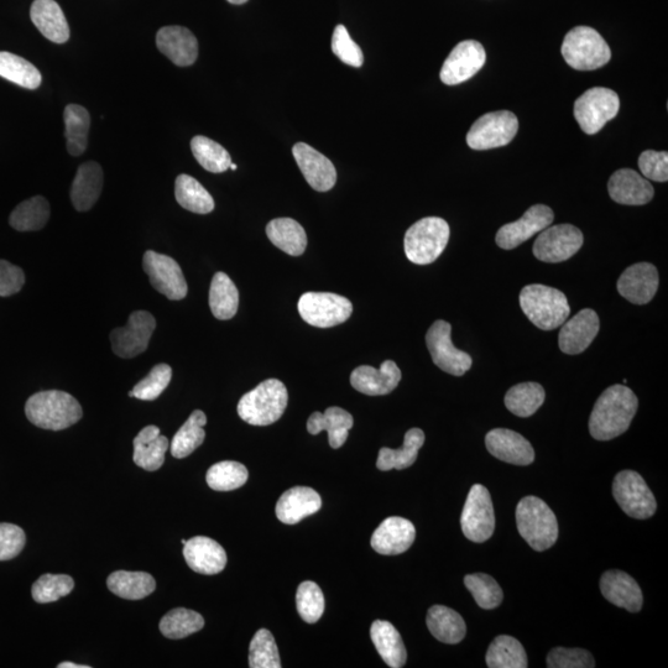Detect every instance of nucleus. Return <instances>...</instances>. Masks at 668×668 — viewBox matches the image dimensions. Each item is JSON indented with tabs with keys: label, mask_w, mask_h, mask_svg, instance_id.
<instances>
[{
	"label": "nucleus",
	"mask_w": 668,
	"mask_h": 668,
	"mask_svg": "<svg viewBox=\"0 0 668 668\" xmlns=\"http://www.w3.org/2000/svg\"><path fill=\"white\" fill-rule=\"evenodd\" d=\"M639 401L633 390L625 385H613L599 396L589 419V431L594 440L610 441L628 431Z\"/></svg>",
	"instance_id": "nucleus-1"
},
{
	"label": "nucleus",
	"mask_w": 668,
	"mask_h": 668,
	"mask_svg": "<svg viewBox=\"0 0 668 668\" xmlns=\"http://www.w3.org/2000/svg\"><path fill=\"white\" fill-rule=\"evenodd\" d=\"M25 414L31 424L40 429L61 431L82 419L80 403L69 393L60 390L40 391L26 401Z\"/></svg>",
	"instance_id": "nucleus-2"
},
{
	"label": "nucleus",
	"mask_w": 668,
	"mask_h": 668,
	"mask_svg": "<svg viewBox=\"0 0 668 668\" xmlns=\"http://www.w3.org/2000/svg\"><path fill=\"white\" fill-rule=\"evenodd\" d=\"M520 306L526 317L544 331L561 327L571 313L562 291L540 284L525 286L521 290Z\"/></svg>",
	"instance_id": "nucleus-3"
},
{
	"label": "nucleus",
	"mask_w": 668,
	"mask_h": 668,
	"mask_svg": "<svg viewBox=\"0 0 668 668\" xmlns=\"http://www.w3.org/2000/svg\"><path fill=\"white\" fill-rule=\"evenodd\" d=\"M519 534L535 551H546L556 544L558 523L555 513L544 500L526 497L516 508Z\"/></svg>",
	"instance_id": "nucleus-4"
},
{
	"label": "nucleus",
	"mask_w": 668,
	"mask_h": 668,
	"mask_svg": "<svg viewBox=\"0 0 668 668\" xmlns=\"http://www.w3.org/2000/svg\"><path fill=\"white\" fill-rule=\"evenodd\" d=\"M289 394L278 379H268L245 394L238 404L240 419L253 426L275 424L284 415Z\"/></svg>",
	"instance_id": "nucleus-5"
},
{
	"label": "nucleus",
	"mask_w": 668,
	"mask_h": 668,
	"mask_svg": "<svg viewBox=\"0 0 668 668\" xmlns=\"http://www.w3.org/2000/svg\"><path fill=\"white\" fill-rule=\"evenodd\" d=\"M450 240V226L440 217H427L407 229L405 254L411 263L429 265L436 262Z\"/></svg>",
	"instance_id": "nucleus-6"
},
{
	"label": "nucleus",
	"mask_w": 668,
	"mask_h": 668,
	"mask_svg": "<svg viewBox=\"0 0 668 668\" xmlns=\"http://www.w3.org/2000/svg\"><path fill=\"white\" fill-rule=\"evenodd\" d=\"M561 51L567 64L578 71L598 70L612 59L607 41L589 26L572 29L563 40Z\"/></svg>",
	"instance_id": "nucleus-7"
},
{
	"label": "nucleus",
	"mask_w": 668,
	"mask_h": 668,
	"mask_svg": "<svg viewBox=\"0 0 668 668\" xmlns=\"http://www.w3.org/2000/svg\"><path fill=\"white\" fill-rule=\"evenodd\" d=\"M620 99L609 88L594 87L574 102V118L588 135L597 134L609 120L618 116Z\"/></svg>",
	"instance_id": "nucleus-8"
},
{
	"label": "nucleus",
	"mask_w": 668,
	"mask_h": 668,
	"mask_svg": "<svg viewBox=\"0 0 668 668\" xmlns=\"http://www.w3.org/2000/svg\"><path fill=\"white\" fill-rule=\"evenodd\" d=\"M302 320L318 328L342 325L352 316L353 305L346 297L331 292H306L299 300Z\"/></svg>",
	"instance_id": "nucleus-9"
},
{
	"label": "nucleus",
	"mask_w": 668,
	"mask_h": 668,
	"mask_svg": "<svg viewBox=\"0 0 668 668\" xmlns=\"http://www.w3.org/2000/svg\"><path fill=\"white\" fill-rule=\"evenodd\" d=\"M519 129L514 113L499 111L484 114L469 129L467 144L473 150L501 148L513 142Z\"/></svg>",
	"instance_id": "nucleus-10"
},
{
	"label": "nucleus",
	"mask_w": 668,
	"mask_h": 668,
	"mask_svg": "<svg viewBox=\"0 0 668 668\" xmlns=\"http://www.w3.org/2000/svg\"><path fill=\"white\" fill-rule=\"evenodd\" d=\"M613 495L621 510L630 518L645 520L654 516L656 499L643 477L634 471L617 474L613 483Z\"/></svg>",
	"instance_id": "nucleus-11"
},
{
	"label": "nucleus",
	"mask_w": 668,
	"mask_h": 668,
	"mask_svg": "<svg viewBox=\"0 0 668 668\" xmlns=\"http://www.w3.org/2000/svg\"><path fill=\"white\" fill-rule=\"evenodd\" d=\"M461 526L468 540L483 544L493 536L495 513L492 497L484 485H473L464 504Z\"/></svg>",
	"instance_id": "nucleus-12"
},
{
	"label": "nucleus",
	"mask_w": 668,
	"mask_h": 668,
	"mask_svg": "<svg viewBox=\"0 0 668 668\" xmlns=\"http://www.w3.org/2000/svg\"><path fill=\"white\" fill-rule=\"evenodd\" d=\"M451 333L450 323L436 321L426 334V344L438 368L454 377H462L472 368L473 360L469 354L454 347Z\"/></svg>",
	"instance_id": "nucleus-13"
},
{
	"label": "nucleus",
	"mask_w": 668,
	"mask_h": 668,
	"mask_svg": "<svg viewBox=\"0 0 668 668\" xmlns=\"http://www.w3.org/2000/svg\"><path fill=\"white\" fill-rule=\"evenodd\" d=\"M583 234L572 224L547 227L535 240L534 255L541 262L562 263L571 259L583 245Z\"/></svg>",
	"instance_id": "nucleus-14"
},
{
	"label": "nucleus",
	"mask_w": 668,
	"mask_h": 668,
	"mask_svg": "<svg viewBox=\"0 0 668 668\" xmlns=\"http://www.w3.org/2000/svg\"><path fill=\"white\" fill-rule=\"evenodd\" d=\"M143 268L149 276L150 284L160 294L172 301L185 299L189 287L175 259L148 250L143 257Z\"/></svg>",
	"instance_id": "nucleus-15"
},
{
	"label": "nucleus",
	"mask_w": 668,
	"mask_h": 668,
	"mask_svg": "<svg viewBox=\"0 0 668 668\" xmlns=\"http://www.w3.org/2000/svg\"><path fill=\"white\" fill-rule=\"evenodd\" d=\"M156 320L148 311H135L129 316L127 326L111 332L114 354L124 359L138 357L148 349Z\"/></svg>",
	"instance_id": "nucleus-16"
},
{
	"label": "nucleus",
	"mask_w": 668,
	"mask_h": 668,
	"mask_svg": "<svg viewBox=\"0 0 668 668\" xmlns=\"http://www.w3.org/2000/svg\"><path fill=\"white\" fill-rule=\"evenodd\" d=\"M487 54L483 45L476 40L462 41L456 45L442 66L441 81L447 86L461 85L471 80L483 69Z\"/></svg>",
	"instance_id": "nucleus-17"
},
{
	"label": "nucleus",
	"mask_w": 668,
	"mask_h": 668,
	"mask_svg": "<svg viewBox=\"0 0 668 668\" xmlns=\"http://www.w3.org/2000/svg\"><path fill=\"white\" fill-rule=\"evenodd\" d=\"M555 219V213L545 205H535L525 212L519 221L505 224L497 233V244L501 249L511 250L518 248L535 234L541 233L550 227Z\"/></svg>",
	"instance_id": "nucleus-18"
},
{
	"label": "nucleus",
	"mask_w": 668,
	"mask_h": 668,
	"mask_svg": "<svg viewBox=\"0 0 668 668\" xmlns=\"http://www.w3.org/2000/svg\"><path fill=\"white\" fill-rule=\"evenodd\" d=\"M292 154L313 190L327 192L333 189L337 182V171L330 159L305 143L295 144Z\"/></svg>",
	"instance_id": "nucleus-19"
},
{
	"label": "nucleus",
	"mask_w": 668,
	"mask_h": 668,
	"mask_svg": "<svg viewBox=\"0 0 668 668\" xmlns=\"http://www.w3.org/2000/svg\"><path fill=\"white\" fill-rule=\"evenodd\" d=\"M659 273L654 265L638 263L629 266L618 280V291L634 305H646L659 289Z\"/></svg>",
	"instance_id": "nucleus-20"
},
{
	"label": "nucleus",
	"mask_w": 668,
	"mask_h": 668,
	"mask_svg": "<svg viewBox=\"0 0 668 668\" xmlns=\"http://www.w3.org/2000/svg\"><path fill=\"white\" fill-rule=\"evenodd\" d=\"M600 321L596 311L584 309L570 321L563 323L558 344L561 351L577 356L591 346L599 332Z\"/></svg>",
	"instance_id": "nucleus-21"
},
{
	"label": "nucleus",
	"mask_w": 668,
	"mask_h": 668,
	"mask_svg": "<svg viewBox=\"0 0 668 668\" xmlns=\"http://www.w3.org/2000/svg\"><path fill=\"white\" fill-rule=\"evenodd\" d=\"M415 539L416 529L410 520L391 516L374 531L370 544L380 555L395 556L409 550Z\"/></svg>",
	"instance_id": "nucleus-22"
},
{
	"label": "nucleus",
	"mask_w": 668,
	"mask_h": 668,
	"mask_svg": "<svg viewBox=\"0 0 668 668\" xmlns=\"http://www.w3.org/2000/svg\"><path fill=\"white\" fill-rule=\"evenodd\" d=\"M485 446L495 458L515 466H529L535 461V451L531 443L515 431L492 430L485 437Z\"/></svg>",
	"instance_id": "nucleus-23"
},
{
	"label": "nucleus",
	"mask_w": 668,
	"mask_h": 668,
	"mask_svg": "<svg viewBox=\"0 0 668 668\" xmlns=\"http://www.w3.org/2000/svg\"><path fill=\"white\" fill-rule=\"evenodd\" d=\"M156 45L161 54L176 66L187 67L195 64L198 56L196 36L184 26H165L156 35Z\"/></svg>",
	"instance_id": "nucleus-24"
},
{
	"label": "nucleus",
	"mask_w": 668,
	"mask_h": 668,
	"mask_svg": "<svg viewBox=\"0 0 668 668\" xmlns=\"http://www.w3.org/2000/svg\"><path fill=\"white\" fill-rule=\"evenodd\" d=\"M400 380L401 370L393 360H385L379 369L362 365L354 369L351 375L353 388L369 396L390 394L398 388Z\"/></svg>",
	"instance_id": "nucleus-25"
},
{
	"label": "nucleus",
	"mask_w": 668,
	"mask_h": 668,
	"mask_svg": "<svg viewBox=\"0 0 668 668\" xmlns=\"http://www.w3.org/2000/svg\"><path fill=\"white\" fill-rule=\"evenodd\" d=\"M608 191L612 200L625 206H644L654 198V187L631 169H621L610 177Z\"/></svg>",
	"instance_id": "nucleus-26"
},
{
	"label": "nucleus",
	"mask_w": 668,
	"mask_h": 668,
	"mask_svg": "<svg viewBox=\"0 0 668 668\" xmlns=\"http://www.w3.org/2000/svg\"><path fill=\"white\" fill-rule=\"evenodd\" d=\"M184 557L192 571L206 576L221 573L227 565L226 551L217 541L206 536L186 541Z\"/></svg>",
	"instance_id": "nucleus-27"
},
{
	"label": "nucleus",
	"mask_w": 668,
	"mask_h": 668,
	"mask_svg": "<svg viewBox=\"0 0 668 668\" xmlns=\"http://www.w3.org/2000/svg\"><path fill=\"white\" fill-rule=\"evenodd\" d=\"M600 591L608 602L624 608L630 613H638L643 608V592L633 577L621 571L605 572L600 578Z\"/></svg>",
	"instance_id": "nucleus-28"
},
{
	"label": "nucleus",
	"mask_w": 668,
	"mask_h": 668,
	"mask_svg": "<svg viewBox=\"0 0 668 668\" xmlns=\"http://www.w3.org/2000/svg\"><path fill=\"white\" fill-rule=\"evenodd\" d=\"M322 508L320 494L309 487H295L287 490L276 504V516L286 525L299 524L307 516L316 514Z\"/></svg>",
	"instance_id": "nucleus-29"
},
{
	"label": "nucleus",
	"mask_w": 668,
	"mask_h": 668,
	"mask_svg": "<svg viewBox=\"0 0 668 668\" xmlns=\"http://www.w3.org/2000/svg\"><path fill=\"white\" fill-rule=\"evenodd\" d=\"M30 17L40 33L52 43L65 44L69 41V24L55 0H35L31 5Z\"/></svg>",
	"instance_id": "nucleus-30"
},
{
	"label": "nucleus",
	"mask_w": 668,
	"mask_h": 668,
	"mask_svg": "<svg viewBox=\"0 0 668 668\" xmlns=\"http://www.w3.org/2000/svg\"><path fill=\"white\" fill-rule=\"evenodd\" d=\"M103 180L102 167L95 161L78 167L71 187V201L77 211H90L95 206L103 190Z\"/></svg>",
	"instance_id": "nucleus-31"
},
{
	"label": "nucleus",
	"mask_w": 668,
	"mask_h": 668,
	"mask_svg": "<svg viewBox=\"0 0 668 668\" xmlns=\"http://www.w3.org/2000/svg\"><path fill=\"white\" fill-rule=\"evenodd\" d=\"M133 461L145 471L155 472L163 466L165 453L169 450V440L161 435L159 427L146 426L133 441Z\"/></svg>",
	"instance_id": "nucleus-32"
},
{
	"label": "nucleus",
	"mask_w": 668,
	"mask_h": 668,
	"mask_svg": "<svg viewBox=\"0 0 668 668\" xmlns=\"http://www.w3.org/2000/svg\"><path fill=\"white\" fill-rule=\"evenodd\" d=\"M354 425L353 416L341 407H328L325 414L313 412L307 421V431L311 435H318L321 431L328 432L330 446L337 450L346 443L349 430Z\"/></svg>",
	"instance_id": "nucleus-33"
},
{
	"label": "nucleus",
	"mask_w": 668,
	"mask_h": 668,
	"mask_svg": "<svg viewBox=\"0 0 668 668\" xmlns=\"http://www.w3.org/2000/svg\"><path fill=\"white\" fill-rule=\"evenodd\" d=\"M375 649L382 656L385 664L393 668L404 667L407 660L403 638L389 621L375 620L370 628Z\"/></svg>",
	"instance_id": "nucleus-34"
},
{
	"label": "nucleus",
	"mask_w": 668,
	"mask_h": 668,
	"mask_svg": "<svg viewBox=\"0 0 668 668\" xmlns=\"http://www.w3.org/2000/svg\"><path fill=\"white\" fill-rule=\"evenodd\" d=\"M426 623L430 633L441 643L454 645L466 638V623L461 615L451 608L433 605L427 613Z\"/></svg>",
	"instance_id": "nucleus-35"
},
{
	"label": "nucleus",
	"mask_w": 668,
	"mask_h": 668,
	"mask_svg": "<svg viewBox=\"0 0 668 668\" xmlns=\"http://www.w3.org/2000/svg\"><path fill=\"white\" fill-rule=\"evenodd\" d=\"M266 234L276 248L283 250L291 257H300L305 253L307 247L306 232L295 219H273L266 227Z\"/></svg>",
	"instance_id": "nucleus-36"
},
{
	"label": "nucleus",
	"mask_w": 668,
	"mask_h": 668,
	"mask_svg": "<svg viewBox=\"0 0 668 668\" xmlns=\"http://www.w3.org/2000/svg\"><path fill=\"white\" fill-rule=\"evenodd\" d=\"M425 443V433L420 429H411L406 432L404 446L400 450L382 448L379 452L377 467L380 471L388 472L391 469L409 468L416 462L419 451Z\"/></svg>",
	"instance_id": "nucleus-37"
},
{
	"label": "nucleus",
	"mask_w": 668,
	"mask_h": 668,
	"mask_svg": "<svg viewBox=\"0 0 668 668\" xmlns=\"http://www.w3.org/2000/svg\"><path fill=\"white\" fill-rule=\"evenodd\" d=\"M109 591L116 596L139 600L150 596L156 589V582L151 574L146 572L117 571L107 579Z\"/></svg>",
	"instance_id": "nucleus-38"
},
{
	"label": "nucleus",
	"mask_w": 668,
	"mask_h": 668,
	"mask_svg": "<svg viewBox=\"0 0 668 668\" xmlns=\"http://www.w3.org/2000/svg\"><path fill=\"white\" fill-rule=\"evenodd\" d=\"M175 196L182 208L197 215H208L215 210V200L210 192L192 176L182 174L177 177Z\"/></svg>",
	"instance_id": "nucleus-39"
},
{
	"label": "nucleus",
	"mask_w": 668,
	"mask_h": 668,
	"mask_svg": "<svg viewBox=\"0 0 668 668\" xmlns=\"http://www.w3.org/2000/svg\"><path fill=\"white\" fill-rule=\"evenodd\" d=\"M67 151L72 156H80L87 150L91 116L87 109L78 104H69L64 112Z\"/></svg>",
	"instance_id": "nucleus-40"
},
{
	"label": "nucleus",
	"mask_w": 668,
	"mask_h": 668,
	"mask_svg": "<svg viewBox=\"0 0 668 668\" xmlns=\"http://www.w3.org/2000/svg\"><path fill=\"white\" fill-rule=\"evenodd\" d=\"M239 292L237 286L227 274L213 276L210 289V307L218 320H231L238 311Z\"/></svg>",
	"instance_id": "nucleus-41"
},
{
	"label": "nucleus",
	"mask_w": 668,
	"mask_h": 668,
	"mask_svg": "<svg viewBox=\"0 0 668 668\" xmlns=\"http://www.w3.org/2000/svg\"><path fill=\"white\" fill-rule=\"evenodd\" d=\"M50 218V205L46 198L35 196L29 198L15 208L10 215L9 223L15 231H40L46 226Z\"/></svg>",
	"instance_id": "nucleus-42"
},
{
	"label": "nucleus",
	"mask_w": 668,
	"mask_h": 668,
	"mask_svg": "<svg viewBox=\"0 0 668 668\" xmlns=\"http://www.w3.org/2000/svg\"><path fill=\"white\" fill-rule=\"evenodd\" d=\"M207 424L205 412L201 410L193 411L189 420L181 426L176 432L174 440L171 442V454L175 458H186L195 452L205 441L206 432L203 430Z\"/></svg>",
	"instance_id": "nucleus-43"
},
{
	"label": "nucleus",
	"mask_w": 668,
	"mask_h": 668,
	"mask_svg": "<svg viewBox=\"0 0 668 668\" xmlns=\"http://www.w3.org/2000/svg\"><path fill=\"white\" fill-rule=\"evenodd\" d=\"M0 77L26 90H36L43 81L40 71L31 62L5 51H0Z\"/></svg>",
	"instance_id": "nucleus-44"
},
{
	"label": "nucleus",
	"mask_w": 668,
	"mask_h": 668,
	"mask_svg": "<svg viewBox=\"0 0 668 668\" xmlns=\"http://www.w3.org/2000/svg\"><path fill=\"white\" fill-rule=\"evenodd\" d=\"M545 389L537 383L513 386L505 395V406L515 416L530 417L545 403Z\"/></svg>",
	"instance_id": "nucleus-45"
},
{
	"label": "nucleus",
	"mask_w": 668,
	"mask_h": 668,
	"mask_svg": "<svg viewBox=\"0 0 668 668\" xmlns=\"http://www.w3.org/2000/svg\"><path fill=\"white\" fill-rule=\"evenodd\" d=\"M487 665L490 668H526L525 649L513 636L500 635L489 646Z\"/></svg>",
	"instance_id": "nucleus-46"
},
{
	"label": "nucleus",
	"mask_w": 668,
	"mask_h": 668,
	"mask_svg": "<svg viewBox=\"0 0 668 668\" xmlns=\"http://www.w3.org/2000/svg\"><path fill=\"white\" fill-rule=\"evenodd\" d=\"M191 150L198 164L212 174H222L232 164L231 155L221 144L202 135H197L191 140Z\"/></svg>",
	"instance_id": "nucleus-47"
},
{
	"label": "nucleus",
	"mask_w": 668,
	"mask_h": 668,
	"mask_svg": "<svg viewBox=\"0 0 668 668\" xmlns=\"http://www.w3.org/2000/svg\"><path fill=\"white\" fill-rule=\"evenodd\" d=\"M205 626L201 614L185 608H177L167 613L160 621V631L167 639L179 640L197 633Z\"/></svg>",
	"instance_id": "nucleus-48"
},
{
	"label": "nucleus",
	"mask_w": 668,
	"mask_h": 668,
	"mask_svg": "<svg viewBox=\"0 0 668 668\" xmlns=\"http://www.w3.org/2000/svg\"><path fill=\"white\" fill-rule=\"evenodd\" d=\"M249 478L248 469L242 463L224 461L208 469L206 480L216 492H231L243 487Z\"/></svg>",
	"instance_id": "nucleus-49"
},
{
	"label": "nucleus",
	"mask_w": 668,
	"mask_h": 668,
	"mask_svg": "<svg viewBox=\"0 0 668 668\" xmlns=\"http://www.w3.org/2000/svg\"><path fill=\"white\" fill-rule=\"evenodd\" d=\"M464 584L482 609H495L503 602V591H501L498 582L488 574H468L464 578Z\"/></svg>",
	"instance_id": "nucleus-50"
},
{
	"label": "nucleus",
	"mask_w": 668,
	"mask_h": 668,
	"mask_svg": "<svg viewBox=\"0 0 668 668\" xmlns=\"http://www.w3.org/2000/svg\"><path fill=\"white\" fill-rule=\"evenodd\" d=\"M75 581L66 574H44L33 584L31 594L36 603L48 604L69 596Z\"/></svg>",
	"instance_id": "nucleus-51"
},
{
	"label": "nucleus",
	"mask_w": 668,
	"mask_h": 668,
	"mask_svg": "<svg viewBox=\"0 0 668 668\" xmlns=\"http://www.w3.org/2000/svg\"><path fill=\"white\" fill-rule=\"evenodd\" d=\"M249 666L252 668H280L278 645L269 630L260 629L249 647Z\"/></svg>",
	"instance_id": "nucleus-52"
},
{
	"label": "nucleus",
	"mask_w": 668,
	"mask_h": 668,
	"mask_svg": "<svg viewBox=\"0 0 668 668\" xmlns=\"http://www.w3.org/2000/svg\"><path fill=\"white\" fill-rule=\"evenodd\" d=\"M296 607L302 620L315 624L325 613V596L315 582H302L297 588Z\"/></svg>",
	"instance_id": "nucleus-53"
},
{
	"label": "nucleus",
	"mask_w": 668,
	"mask_h": 668,
	"mask_svg": "<svg viewBox=\"0 0 668 668\" xmlns=\"http://www.w3.org/2000/svg\"><path fill=\"white\" fill-rule=\"evenodd\" d=\"M172 378L170 365L158 364L150 370L148 377L144 378L130 391V398L144 401H153L159 398L169 386Z\"/></svg>",
	"instance_id": "nucleus-54"
},
{
	"label": "nucleus",
	"mask_w": 668,
	"mask_h": 668,
	"mask_svg": "<svg viewBox=\"0 0 668 668\" xmlns=\"http://www.w3.org/2000/svg\"><path fill=\"white\" fill-rule=\"evenodd\" d=\"M332 51L343 64L352 67H362L363 65V51L354 43L344 25H338L333 31Z\"/></svg>",
	"instance_id": "nucleus-55"
},
{
	"label": "nucleus",
	"mask_w": 668,
	"mask_h": 668,
	"mask_svg": "<svg viewBox=\"0 0 668 668\" xmlns=\"http://www.w3.org/2000/svg\"><path fill=\"white\" fill-rule=\"evenodd\" d=\"M547 667L550 668H593L596 661L591 652L583 649H565L556 647L547 656Z\"/></svg>",
	"instance_id": "nucleus-56"
},
{
	"label": "nucleus",
	"mask_w": 668,
	"mask_h": 668,
	"mask_svg": "<svg viewBox=\"0 0 668 668\" xmlns=\"http://www.w3.org/2000/svg\"><path fill=\"white\" fill-rule=\"evenodd\" d=\"M26 542L22 527L0 523V561H9L23 551Z\"/></svg>",
	"instance_id": "nucleus-57"
},
{
	"label": "nucleus",
	"mask_w": 668,
	"mask_h": 668,
	"mask_svg": "<svg viewBox=\"0 0 668 668\" xmlns=\"http://www.w3.org/2000/svg\"><path fill=\"white\" fill-rule=\"evenodd\" d=\"M641 174L646 179L656 182L668 180V154L667 151L646 150L639 158Z\"/></svg>",
	"instance_id": "nucleus-58"
},
{
	"label": "nucleus",
	"mask_w": 668,
	"mask_h": 668,
	"mask_svg": "<svg viewBox=\"0 0 668 668\" xmlns=\"http://www.w3.org/2000/svg\"><path fill=\"white\" fill-rule=\"evenodd\" d=\"M25 284L24 271L7 260H0V296L18 294Z\"/></svg>",
	"instance_id": "nucleus-59"
},
{
	"label": "nucleus",
	"mask_w": 668,
	"mask_h": 668,
	"mask_svg": "<svg viewBox=\"0 0 668 668\" xmlns=\"http://www.w3.org/2000/svg\"><path fill=\"white\" fill-rule=\"evenodd\" d=\"M59 668H88L90 666H85V665H76L73 664V662H62L59 666Z\"/></svg>",
	"instance_id": "nucleus-60"
},
{
	"label": "nucleus",
	"mask_w": 668,
	"mask_h": 668,
	"mask_svg": "<svg viewBox=\"0 0 668 668\" xmlns=\"http://www.w3.org/2000/svg\"><path fill=\"white\" fill-rule=\"evenodd\" d=\"M227 2H229V3H231V4L240 5V4L247 3L248 0H227Z\"/></svg>",
	"instance_id": "nucleus-61"
},
{
	"label": "nucleus",
	"mask_w": 668,
	"mask_h": 668,
	"mask_svg": "<svg viewBox=\"0 0 668 668\" xmlns=\"http://www.w3.org/2000/svg\"><path fill=\"white\" fill-rule=\"evenodd\" d=\"M229 169L237 170V169H238V166H237L236 164H233V163H232L231 166H229Z\"/></svg>",
	"instance_id": "nucleus-62"
}]
</instances>
